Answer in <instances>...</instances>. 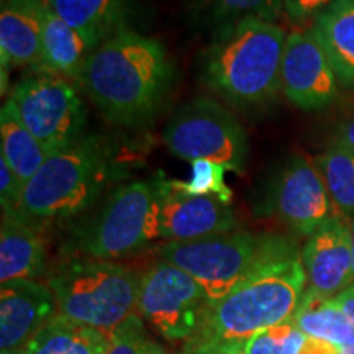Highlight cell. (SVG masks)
Returning a JSON list of instances; mask_svg holds the SVG:
<instances>
[{"mask_svg": "<svg viewBox=\"0 0 354 354\" xmlns=\"http://www.w3.org/2000/svg\"><path fill=\"white\" fill-rule=\"evenodd\" d=\"M171 81L166 48L125 28L92 51L79 86L109 122L141 128L158 117Z\"/></svg>", "mask_w": 354, "mask_h": 354, "instance_id": "1", "label": "cell"}, {"mask_svg": "<svg viewBox=\"0 0 354 354\" xmlns=\"http://www.w3.org/2000/svg\"><path fill=\"white\" fill-rule=\"evenodd\" d=\"M305 290L302 254L290 243L223 299L207 304L180 354H225L241 348L253 335L294 317Z\"/></svg>", "mask_w": 354, "mask_h": 354, "instance_id": "2", "label": "cell"}, {"mask_svg": "<svg viewBox=\"0 0 354 354\" xmlns=\"http://www.w3.org/2000/svg\"><path fill=\"white\" fill-rule=\"evenodd\" d=\"M112 136L87 133L69 148L50 154L25 185L17 215L28 221L68 220L86 214L125 174Z\"/></svg>", "mask_w": 354, "mask_h": 354, "instance_id": "3", "label": "cell"}, {"mask_svg": "<svg viewBox=\"0 0 354 354\" xmlns=\"http://www.w3.org/2000/svg\"><path fill=\"white\" fill-rule=\"evenodd\" d=\"M286 39L277 24L259 19L220 26L203 55V82L238 109L271 104L281 91Z\"/></svg>", "mask_w": 354, "mask_h": 354, "instance_id": "4", "label": "cell"}, {"mask_svg": "<svg viewBox=\"0 0 354 354\" xmlns=\"http://www.w3.org/2000/svg\"><path fill=\"white\" fill-rule=\"evenodd\" d=\"M158 180L122 184L71 227L66 253L113 261L158 240Z\"/></svg>", "mask_w": 354, "mask_h": 354, "instance_id": "5", "label": "cell"}, {"mask_svg": "<svg viewBox=\"0 0 354 354\" xmlns=\"http://www.w3.org/2000/svg\"><path fill=\"white\" fill-rule=\"evenodd\" d=\"M141 274L115 261L73 258L56 269L48 286L57 315L110 333L136 313Z\"/></svg>", "mask_w": 354, "mask_h": 354, "instance_id": "6", "label": "cell"}, {"mask_svg": "<svg viewBox=\"0 0 354 354\" xmlns=\"http://www.w3.org/2000/svg\"><path fill=\"white\" fill-rule=\"evenodd\" d=\"M289 245V240L277 234L261 236L233 230L192 241L166 243L159 256L196 279L212 304L243 284Z\"/></svg>", "mask_w": 354, "mask_h": 354, "instance_id": "7", "label": "cell"}, {"mask_svg": "<svg viewBox=\"0 0 354 354\" xmlns=\"http://www.w3.org/2000/svg\"><path fill=\"white\" fill-rule=\"evenodd\" d=\"M162 141L174 156L194 162H218L241 171L248 158V138L238 118L220 102L197 97L172 115Z\"/></svg>", "mask_w": 354, "mask_h": 354, "instance_id": "8", "label": "cell"}, {"mask_svg": "<svg viewBox=\"0 0 354 354\" xmlns=\"http://www.w3.org/2000/svg\"><path fill=\"white\" fill-rule=\"evenodd\" d=\"M8 100L21 123L50 154L63 151L87 135L84 102L76 86L63 77L26 76L15 84Z\"/></svg>", "mask_w": 354, "mask_h": 354, "instance_id": "9", "label": "cell"}, {"mask_svg": "<svg viewBox=\"0 0 354 354\" xmlns=\"http://www.w3.org/2000/svg\"><path fill=\"white\" fill-rule=\"evenodd\" d=\"M201 284L177 266L159 259L141 274L136 313L167 342H187L205 312Z\"/></svg>", "mask_w": 354, "mask_h": 354, "instance_id": "10", "label": "cell"}, {"mask_svg": "<svg viewBox=\"0 0 354 354\" xmlns=\"http://www.w3.org/2000/svg\"><path fill=\"white\" fill-rule=\"evenodd\" d=\"M281 91L302 110H322L338 97V76L312 26L287 35Z\"/></svg>", "mask_w": 354, "mask_h": 354, "instance_id": "11", "label": "cell"}, {"mask_svg": "<svg viewBox=\"0 0 354 354\" xmlns=\"http://www.w3.org/2000/svg\"><path fill=\"white\" fill-rule=\"evenodd\" d=\"M272 210L292 232L310 236L336 212L315 159L294 156L277 176Z\"/></svg>", "mask_w": 354, "mask_h": 354, "instance_id": "12", "label": "cell"}, {"mask_svg": "<svg viewBox=\"0 0 354 354\" xmlns=\"http://www.w3.org/2000/svg\"><path fill=\"white\" fill-rule=\"evenodd\" d=\"M159 187L158 240L192 241L238 228L236 215L230 203L215 197H192L172 192L165 179Z\"/></svg>", "mask_w": 354, "mask_h": 354, "instance_id": "13", "label": "cell"}, {"mask_svg": "<svg viewBox=\"0 0 354 354\" xmlns=\"http://www.w3.org/2000/svg\"><path fill=\"white\" fill-rule=\"evenodd\" d=\"M302 264L308 290L325 299H333L348 289L353 284L349 221L335 214L310 234L302 250Z\"/></svg>", "mask_w": 354, "mask_h": 354, "instance_id": "14", "label": "cell"}, {"mask_svg": "<svg viewBox=\"0 0 354 354\" xmlns=\"http://www.w3.org/2000/svg\"><path fill=\"white\" fill-rule=\"evenodd\" d=\"M51 287L38 281H12L0 289V349H24L56 317Z\"/></svg>", "mask_w": 354, "mask_h": 354, "instance_id": "15", "label": "cell"}, {"mask_svg": "<svg viewBox=\"0 0 354 354\" xmlns=\"http://www.w3.org/2000/svg\"><path fill=\"white\" fill-rule=\"evenodd\" d=\"M44 271V245L32 221L10 212H2L0 282L37 281Z\"/></svg>", "mask_w": 354, "mask_h": 354, "instance_id": "16", "label": "cell"}, {"mask_svg": "<svg viewBox=\"0 0 354 354\" xmlns=\"http://www.w3.org/2000/svg\"><path fill=\"white\" fill-rule=\"evenodd\" d=\"M41 21V61L35 74H53L79 86L94 48L48 6L43 7Z\"/></svg>", "mask_w": 354, "mask_h": 354, "instance_id": "17", "label": "cell"}, {"mask_svg": "<svg viewBox=\"0 0 354 354\" xmlns=\"http://www.w3.org/2000/svg\"><path fill=\"white\" fill-rule=\"evenodd\" d=\"M46 3H2L0 59L37 73L41 61V12Z\"/></svg>", "mask_w": 354, "mask_h": 354, "instance_id": "18", "label": "cell"}, {"mask_svg": "<svg viewBox=\"0 0 354 354\" xmlns=\"http://www.w3.org/2000/svg\"><path fill=\"white\" fill-rule=\"evenodd\" d=\"M131 0H46V6L92 48L125 30Z\"/></svg>", "mask_w": 354, "mask_h": 354, "instance_id": "19", "label": "cell"}, {"mask_svg": "<svg viewBox=\"0 0 354 354\" xmlns=\"http://www.w3.org/2000/svg\"><path fill=\"white\" fill-rule=\"evenodd\" d=\"M312 28L339 84L354 88V0H333L313 19Z\"/></svg>", "mask_w": 354, "mask_h": 354, "instance_id": "20", "label": "cell"}, {"mask_svg": "<svg viewBox=\"0 0 354 354\" xmlns=\"http://www.w3.org/2000/svg\"><path fill=\"white\" fill-rule=\"evenodd\" d=\"M0 158L26 185L50 158V153L26 128L7 99L0 110Z\"/></svg>", "mask_w": 354, "mask_h": 354, "instance_id": "21", "label": "cell"}, {"mask_svg": "<svg viewBox=\"0 0 354 354\" xmlns=\"http://www.w3.org/2000/svg\"><path fill=\"white\" fill-rule=\"evenodd\" d=\"M110 333L56 317L25 346V354H107Z\"/></svg>", "mask_w": 354, "mask_h": 354, "instance_id": "22", "label": "cell"}, {"mask_svg": "<svg viewBox=\"0 0 354 354\" xmlns=\"http://www.w3.org/2000/svg\"><path fill=\"white\" fill-rule=\"evenodd\" d=\"M304 333L344 348L354 343V325L333 304L312 290H305L294 317Z\"/></svg>", "mask_w": 354, "mask_h": 354, "instance_id": "23", "label": "cell"}, {"mask_svg": "<svg viewBox=\"0 0 354 354\" xmlns=\"http://www.w3.org/2000/svg\"><path fill=\"white\" fill-rule=\"evenodd\" d=\"M335 212L344 220L354 218V151L333 145L315 158Z\"/></svg>", "mask_w": 354, "mask_h": 354, "instance_id": "24", "label": "cell"}, {"mask_svg": "<svg viewBox=\"0 0 354 354\" xmlns=\"http://www.w3.org/2000/svg\"><path fill=\"white\" fill-rule=\"evenodd\" d=\"M197 10L218 28L245 19L276 24L284 12V0H198Z\"/></svg>", "mask_w": 354, "mask_h": 354, "instance_id": "25", "label": "cell"}, {"mask_svg": "<svg viewBox=\"0 0 354 354\" xmlns=\"http://www.w3.org/2000/svg\"><path fill=\"white\" fill-rule=\"evenodd\" d=\"M192 174L187 180H166L165 184L172 192L184 194L192 197H215L221 202L232 205L233 192L225 183V172L230 171L227 166L218 162L207 161V159H197L190 162Z\"/></svg>", "mask_w": 354, "mask_h": 354, "instance_id": "26", "label": "cell"}, {"mask_svg": "<svg viewBox=\"0 0 354 354\" xmlns=\"http://www.w3.org/2000/svg\"><path fill=\"white\" fill-rule=\"evenodd\" d=\"M305 335L294 318L259 331L241 344L243 354H299Z\"/></svg>", "mask_w": 354, "mask_h": 354, "instance_id": "27", "label": "cell"}, {"mask_svg": "<svg viewBox=\"0 0 354 354\" xmlns=\"http://www.w3.org/2000/svg\"><path fill=\"white\" fill-rule=\"evenodd\" d=\"M107 354H166L165 349L149 339L143 318L133 313L117 328L110 331V346Z\"/></svg>", "mask_w": 354, "mask_h": 354, "instance_id": "28", "label": "cell"}, {"mask_svg": "<svg viewBox=\"0 0 354 354\" xmlns=\"http://www.w3.org/2000/svg\"><path fill=\"white\" fill-rule=\"evenodd\" d=\"M24 189L25 185L21 184L15 172L0 158V202H2V212L17 214L21 196H24Z\"/></svg>", "mask_w": 354, "mask_h": 354, "instance_id": "29", "label": "cell"}, {"mask_svg": "<svg viewBox=\"0 0 354 354\" xmlns=\"http://www.w3.org/2000/svg\"><path fill=\"white\" fill-rule=\"evenodd\" d=\"M333 0H284V12L292 24L304 25L313 20Z\"/></svg>", "mask_w": 354, "mask_h": 354, "instance_id": "30", "label": "cell"}, {"mask_svg": "<svg viewBox=\"0 0 354 354\" xmlns=\"http://www.w3.org/2000/svg\"><path fill=\"white\" fill-rule=\"evenodd\" d=\"M333 304L346 315V318L354 325V284H351L348 289L339 292L336 297L331 299Z\"/></svg>", "mask_w": 354, "mask_h": 354, "instance_id": "31", "label": "cell"}, {"mask_svg": "<svg viewBox=\"0 0 354 354\" xmlns=\"http://www.w3.org/2000/svg\"><path fill=\"white\" fill-rule=\"evenodd\" d=\"M336 145L343 146L349 151H354V118L343 123L342 128H339L338 136H336Z\"/></svg>", "mask_w": 354, "mask_h": 354, "instance_id": "32", "label": "cell"}, {"mask_svg": "<svg viewBox=\"0 0 354 354\" xmlns=\"http://www.w3.org/2000/svg\"><path fill=\"white\" fill-rule=\"evenodd\" d=\"M349 232H351V253H353V284H354V218L349 220Z\"/></svg>", "mask_w": 354, "mask_h": 354, "instance_id": "33", "label": "cell"}, {"mask_svg": "<svg viewBox=\"0 0 354 354\" xmlns=\"http://www.w3.org/2000/svg\"><path fill=\"white\" fill-rule=\"evenodd\" d=\"M2 3H46L44 0H2Z\"/></svg>", "mask_w": 354, "mask_h": 354, "instance_id": "34", "label": "cell"}, {"mask_svg": "<svg viewBox=\"0 0 354 354\" xmlns=\"http://www.w3.org/2000/svg\"><path fill=\"white\" fill-rule=\"evenodd\" d=\"M339 354H354V343L348 344L344 348H339Z\"/></svg>", "mask_w": 354, "mask_h": 354, "instance_id": "35", "label": "cell"}, {"mask_svg": "<svg viewBox=\"0 0 354 354\" xmlns=\"http://www.w3.org/2000/svg\"><path fill=\"white\" fill-rule=\"evenodd\" d=\"M2 354H25V348L24 349H12V351H2Z\"/></svg>", "mask_w": 354, "mask_h": 354, "instance_id": "36", "label": "cell"}, {"mask_svg": "<svg viewBox=\"0 0 354 354\" xmlns=\"http://www.w3.org/2000/svg\"><path fill=\"white\" fill-rule=\"evenodd\" d=\"M225 354H243V353H241V348H238V349H232V351H227Z\"/></svg>", "mask_w": 354, "mask_h": 354, "instance_id": "37", "label": "cell"}, {"mask_svg": "<svg viewBox=\"0 0 354 354\" xmlns=\"http://www.w3.org/2000/svg\"><path fill=\"white\" fill-rule=\"evenodd\" d=\"M44 2H46V0H44Z\"/></svg>", "mask_w": 354, "mask_h": 354, "instance_id": "38", "label": "cell"}]
</instances>
